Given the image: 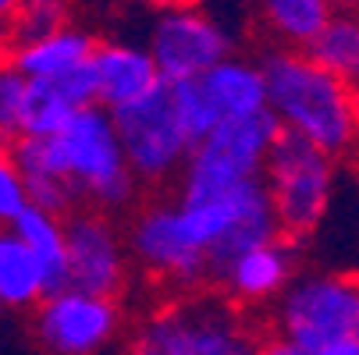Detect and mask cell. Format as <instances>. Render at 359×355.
Here are the masks:
<instances>
[{"label": "cell", "instance_id": "obj_25", "mask_svg": "<svg viewBox=\"0 0 359 355\" xmlns=\"http://www.w3.org/2000/svg\"><path fill=\"white\" fill-rule=\"evenodd\" d=\"M25 210H29L25 178L15 164L11 146H0V228H11Z\"/></svg>", "mask_w": 359, "mask_h": 355}, {"label": "cell", "instance_id": "obj_4", "mask_svg": "<svg viewBox=\"0 0 359 355\" xmlns=\"http://www.w3.org/2000/svg\"><path fill=\"white\" fill-rule=\"evenodd\" d=\"M57 164L75 199H89L96 210H121L135 199L139 178L121 146L114 114L107 107H86L72 125L54 135Z\"/></svg>", "mask_w": 359, "mask_h": 355}, {"label": "cell", "instance_id": "obj_5", "mask_svg": "<svg viewBox=\"0 0 359 355\" xmlns=\"http://www.w3.org/2000/svg\"><path fill=\"white\" fill-rule=\"evenodd\" d=\"M338 171H341V160L317 149L313 142L288 132L278 135L271 160L264 167V185H267L271 207L285 238L299 245L310 242V235L320 228L331 207Z\"/></svg>", "mask_w": 359, "mask_h": 355}, {"label": "cell", "instance_id": "obj_24", "mask_svg": "<svg viewBox=\"0 0 359 355\" xmlns=\"http://www.w3.org/2000/svg\"><path fill=\"white\" fill-rule=\"evenodd\" d=\"M65 25H72L68 22V0H22L18 11L11 15L15 43L36 39V36H46V32H57Z\"/></svg>", "mask_w": 359, "mask_h": 355}, {"label": "cell", "instance_id": "obj_20", "mask_svg": "<svg viewBox=\"0 0 359 355\" xmlns=\"http://www.w3.org/2000/svg\"><path fill=\"white\" fill-rule=\"evenodd\" d=\"M320 68L338 75L341 82H359V11H334L331 22L320 29V36L306 46Z\"/></svg>", "mask_w": 359, "mask_h": 355}, {"label": "cell", "instance_id": "obj_23", "mask_svg": "<svg viewBox=\"0 0 359 355\" xmlns=\"http://www.w3.org/2000/svg\"><path fill=\"white\" fill-rule=\"evenodd\" d=\"M25 96L29 78L15 68V61H0V146H15L25 135Z\"/></svg>", "mask_w": 359, "mask_h": 355}, {"label": "cell", "instance_id": "obj_18", "mask_svg": "<svg viewBox=\"0 0 359 355\" xmlns=\"http://www.w3.org/2000/svg\"><path fill=\"white\" fill-rule=\"evenodd\" d=\"M46 295H50V284L39 260L11 228H0V306L36 309Z\"/></svg>", "mask_w": 359, "mask_h": 355}, {"label": "cell", "instance_id": "obj_14", "mask_svg": "<svg viewBox=\"0 0 359 355\" xmlns=\"http://www.w3.org/2000/svg\"><path fill=\"white\" fill-rule=\"evenodd\" d=\"M96 85H100V107L125 111L132 104H142L153 92H161L168 82L161 75V64L153 61L146 43H128V39H111L96 46Z\"/></svg>", "mask_w": 359, "mask_h": 355}, {"label": "cell", "instance_id": "obj_19", "mask_svg": "<svg viewBox=\"0 0 359 355\" xmlns=\"http://www.w3.org/2000/svg\"><path fill=\"white\" fill-rule=\"evenodd\" d=\"M11 231L29 245V252L39 260L50 291L68 288V221H61V214L29 207L11 224Z\"/></svg>", "mask_w": 359, "mask_h": 355}, {"label": "cell", "instance_id": "obj_9", "mask_svg": "<svg viewBox=\"0 0 359 355\" xmlns=\"http://www.w3.org/2000/svg\"><path fill=\"white\" fill-rule=\"evenodd\" d=\"M128 249H132V260L146 274L161 277L164 284L196 291L199 284L214 281L210 260L189 242V235L178 221V202L175 199H157L132 217Z\"/></svg>", "mask_w": 359, "mask_h": 355}, {"label": "cell", "instance_id": "obj_27", "mask_svg": "<svg viewBox=\"0 0 359 355\" xmlns=\"http://www.w3.org/2000/svg\"><path fill=\"white\" fill-rule=\"evenodd\" d=\"M11 46H15V29H11V18L0 15V61L11 57Z\"/></svg>", "mask_w": 359, "mask_h": 355}, {"label": "cell", "instance_id": "obj_11", "mask_svg": "<svg viewBox=\"0 0 359 355\" xmlns=\"http://www.w3.org/2000/svg\"><path fill=\"white\" fill-rule=\"evenodd\" d=\"M128 238L107 214L82 210L68 217V288L114 298L128 284Z\"/></svg>", "mask_w": 359, "mask_h": 355}, {"label": "cell", "instance_id": "obj_12", "mask_svg": "<svg viewBox=\"0 0 359 355\" xmlns=\"http://www.w3.org/2000/svg\"><path fill=\"white\" fill-rule=\"evenodd\" d=\"M302 260L306 252L299 242L292 238H274L256 249H245L231 263H224V270L217 274L221 295L231 306H274V302L288 291V284L302 274Z\"/></svg>", "mask_w": 359, "mask_h": 355}, {"label": "cell", "instance_id": "obj_26", "mask_svg": "<svg viewBox=\"0 0 359 355\" xmlns=\"http://www.w3.org/2000/svg\"><path fill=\"white\" fill-rule=\"evenodd\" d=\"M256 355H359V344H348V348H327V351H302L281 337H267L256 344Z\"/></svg>", "mask_w": 359, "mask_h": 355}, {"label": "cell", "instance_id": "obj_29", "mask_svg": "<svg viewBox=\"0 0 359 355\" xmlns=\"http://www.w3.org/2000/svg\"><path fill=\"white\" fill-rule=\"evenodd\" d=\"M18 4H22V0H0V15H4V18H11V15L18 11Z\"/></svg>", "mask_w": 359, "mask_h": 355}, {"label": "cell", "instance_id": "obj_8", "mask_svg": "<svg viewBox=\"0 0 359 355\" xmlns=\"http://www.w3.org/2000/svg\"><path fill=\"white\" fill-rule=\"evenodd\" d=\"M149 54L161 64L164 82H192L203 78L210 68L228 61L235 54V39L224 22H217L210 11L196 4L161 11L149 29Z\"/></svg>", "mask_w": 359, "mask_h": 355}, {"label": "cell", "instance_id": "obj_31", "mask_svg": "<svg viewBox=\"0 0 359 355\" xmlns=\"http://www.w3.org/2000/svg\"><path fill=\"white\" fill-rule=\"evenodd\" d=\"M352 96H355V118H359V82L352 85Z\"/></svg>", "mask_w": 359, "mask_h": 355}, {"label": "cell", "instance_id": "obj_17", "mask_svg": "<svg viewBox=\"0 0 359 355\" xmlns=\"http://www.w3.org/2000/svg\"><path fill=\"white\" fill-rule=\"evenodd\" d=\"M252 11L274 46L306 50L331 22L334 4L331 0H252Z\"/></svg>", "mask_w": 359, "mask_h": 355}, {"label": "cell", "instance_id": "obj_1", "mask_svg": "<svg viewBox=\"0 0 359 355\" xmlns=\"http://www.w3.org/2000/svg\"><path fill=\"white\" fill-rule=\"evenodd\" d=\"M271 114L281 132L313 142L334 160L359 153V118L352 85L320 68L306 50L274 46L264 54Z\"/></svg>", "mask_w": 359, "mask_h": 355}, {"label": "cell", "instance_id": "obj_15", "mask_svg": "<svg viewBox=\"0 0 359 355\" xmlns=\"http://www.w3.org/2000/svg\"><path fill=\"white\" fill-rule=\"evenodd\" d=\"M93 32L79 25H65L57 32H46L36 39H22L11 46V61L29 82H65L75 71L89 68L96 57Z\"/></svg>", "mask_w": 359, "mask_h": 355}, {"label": "cell", "instance_id": "obj_22", "mask_svg": "<svg viewBox=\"0 0 359 355\" xmlns=\"http://www.w3.org/2000/svg\"><path fill=\"white\" fill-rule=\"evenodd\" d=\"M168 92H171V104H175V114H178L182 128L189 132V139L196 146L207 139L214 128H221V118H217V111L210 104L207 89L199 85V78H192V82H171Z\"/></svg>", "mask_w": 359, "mask_h": 355}, {"label": "cell", "instance_id": "obj_7", "mask_svg": "<svg viewBox=\"0 0 359 355\" xmlns=\"http://www.w3.org/2000/svg\"><path fill=\"white\" fill-rule=\"evenodd\" d=\"M114 125L121 135V146L128 153V164L139 178V185H164L178 181L185 171L196 142L182 128L168 85L153 92L142 104H132L125 111H114Z\"/></svg>", "mask_w": 359, "mask_h": 355}, {"label": "cell", "instance_id": "obj_3", "mask_svg": "<svg viewBox=\"0 0 359 355\" xmlns=\"http://www.w3.org/2000/svg\"><path fill=\"white\" fill-rule=\"evenodd\" d=\"M252 330L224 295H182L153 309L132 334L128 355H256Z\"/></svg>", "mask_w": 359, "mask_h": 355}, {"label": "cell", "instance_id": "obj_16", "mask_svg": "<svg viewBox=\"0 0 359 355\" xmlns=\"http://www.w3.org/2000/svg\"><path fill=\"white\" fill-rule=\"evenodd\" d=\"M199 85L207 89L210 104L224 121H242V118H256L271 111V96H267V75H264V61H252L242 54H231L228 61H221L217 68H210L199 78Z\"/></svg>", "mask_w": 359, "mask_h": 355}, {"label": "cell", "instance_id": "obj_30", "mask_svg": "<svg viewBox=\"0 0 359 355\" xmlns=\"http://www.w3.org/2000/svg\"><path fill=\"white\" fill-rule=\"evenodd\" d=\"M334 11H359V0H331Z\"/></svg>", "mask_w": 359, "mask_h": 355}, {"label": "cell", "instance_id": "obj_6", "mask_svg": "<svg viewBox=\"0 0 359 355\" xmlns=\"http://www.w3.org/2000/svg\"><path fill=\"white\" fill-rule=\"evenodd\" d=\"M278 135H281V125L274 121L271 111L256 118H242V121H224L192 149L185 171L175 181V195L210 199L238 185L260 181Z\"/></svg>", "mask_w": 359, "mask_h": 355}, {"label": "cell", "instance_id": "obj_28", "mask_svg": "<svg viewBox=\"0 0 359 355\" xmlns=\"http://www.w3.org/2000/svg\"><path fill=\"white\" fill-rule=\"evenodd\" d=\"M139 4H146V8H153V11H175V8H189L192 0H139Z\"/></svg>", "mask_w": 359, "mask_h": 355}, {"label": "cell", "instance_id": "obj_21", "mask_svg": "<svg viewBox=\"0 0 359 355\" xmlns=\"http://www.w3.org/2000/svg\"><path fill=\"white\" fill-rule=\"evenodd\" d=\"M79 107L68 99V92L54 82H29L25 96V135L22 139H54L61 135Z\"/></svg>", "mask_w": 359, "mask_h": 355}, {"label": "cell", "instance_id": "obj_13", "mask_svg": "<svg viewBox=\"0 0 359 355\" xmlns=\"http://www.w3.org/2000/svg\"><path fill=\"white\" fill-rule=\"evenodd\" d=\"M302 252L324 270L359 274V160L341 164L331 207Z\"/></svg>", "mask_w": 359, "mask_h": 355}, {"label": "cell", "instance_id": "obj_10", "mask_svg": "<svg viewBox=\"0 0 359 355\" xmlns=\"http://www.w3.org/2000/svg\"><path fill=\"white\" fill-rule=\"evenodd\" d=\"M32 330L50 355H100L121 330V309L107 295L61 288L36 306Z\"/></svg>", "mask_w": 359, "mask_h": 355}, {"label": "cell", "instance_id": "obj_2", "mask_svg": "<svg viewBox=\"0 0 359 355\" xmlns=\"http://www.w3.org/2000/svg\"><path fill=\"white\" fill-rule=\"evenodd\" d=\"M271 330L302 351L359 344V274L302 270L271 306Z\"/></svg>", "mask_w": 359, "mask_h": 355}]
</instances>
